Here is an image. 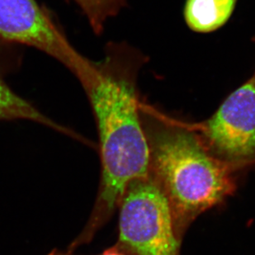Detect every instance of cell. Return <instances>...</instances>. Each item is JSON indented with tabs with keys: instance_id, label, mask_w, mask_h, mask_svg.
<instances>
[{
	"instance_id": "cell-2",
	"label": "cell",
	"mask_w": 255,
	"mask_h": 255,
	"mask_svg": "<svg viewBox=\"0 0 255 255\" xmlns=\"http://www.w3.org/2000/svg\"><path fill=\"white\" fill-rule=\"evenodd\" d=\"M149 142L150 175L169 202L178 238L205 211L236 189V168L212 155L190 123L140 103Z\"/></svg>"
},
{
	"instance_id": "cell-5",
	"label": "cell",
	"mask_w": 255,
	"mask_h": 255,
	"mask_svg": "<svg viewBox=\"0 0 255 255\" xmlns=\"http://www.w3.org/2000/svg\"><path fill=\"white\" fill-rule=\"evenodd\" d=\"M190 126L217 159L236 169L255 164V72L209 119Z\"/></svg>"
},
{
	"instance_id": "cell-4",
	"label": "cell",
	"mask_w": 255,
	"mask_h": 255,
	"mask_svg": "<svg viewBox=\"0 0 255 255\" xmlns=\"http://www.w3.org/2000/svg\"><path fill=\"white\" fill-rule=\"evenodd\" d=\"M0 38L48 55L67 68L80 84L94 70V61L72 46L51 12L37 0H0Z\"/></svg>"
},
{
	"instance_id": "cell-7",
	"label": "cell",
	"mask_w": 255,
	"mask_h": 255,
	"mask_svg": "<svg viewBox=\"0 0 255 255\" xmlns=\"http://www.w3.org/2000/svg\"><path fill=\"white\" fill-rule=\"evenodd\" d=\"M238 0H187L184 19L192 31L209 33L224 26Z\"/></svg>"
},
{
	"instance_id": "cell-8",
	"label": "cell",
	"mask_w": 255,
	"mask_h": 255,
	"mask_svg": "<svg viewBox=\"0 0 255 255\" xmlns=\"http://www.w3.org/2000/svg\"><path fill=\"white\" fill-rule=\"evenodd\" d=\"M85 15L96 35H101L107 22L128 6V0H73Z\"/></svg>"
},
{
	"instance_id": "cell-6",
	"label": "cell",
	"mask_w": 255,
	"mask_h": 255,
	"mask_svg": "<svg viewBox=\"0 0 255 255\" xmlns=\"http://www.w3.org/2000/svg\"><path fill=\"white\" fill-rule=\"evenodd\" d=\"M14 46L0 38V121H31L85 143L86 139L46 117L10 88L5 78L16 70L21 60Z\"/></svg>"
},
{
	"instance_id": "cell-10",
	"label": "cell",
	"mask_w": 255,
	"mask_h": 255,
	"mask_svg": "<svg viewBox=\"0 0 255 255\" xmlns=\"http://www.w3.org/2000/svg\"><path fill=\"white\" fill-rule=\"evenodd\" d=\"M252 40H253L254 42L255 43V36H254L253 38H252Z\"/></svg>"
},
{
	"instance_id": "cell-3",
	"label": "cell",
	"mask_w": 255,
	"mask_h": 255,
	"mask_svg": "<svg viewBox=\"0 0 255 255\" xmlns=\"http://www.w3.org/2000/svg\"><path fill=\"white\" fill-rule=\"evenodd\" d=\"M118 207V248L128 255H179L169 202L150 173L128 186Z\"/></svg>"
},
{
	"instance_id": "cell-9",
	"label": "cell",
	"mask_w": 255,
	"mask_h": 255,
	"mask_svg": "<svg viewBox=\"0 0 255 255\" xmlns=\"http://www.w3.org/2000/svg\"><path fill=\"white\" fill-rule=\"evenodd\" d=\"M46 255H76L75 252H67L65 251H58V250H53L51 251L50 253L47 254ZM98 255H128L126 254L124 251H122L121 249L118 248V246H114L111 248L105 250L104 252L99 254Z\"/></svg>"
},
{
	"instance_id": "cell-1",
	"label": "cell",
	"mask_w": 255,
	"mask_h": 255,
	"mask_svg": "<svg viewBox=\"0 0 255 255\" xmlns=\"http://www.w3.org/2000/svg\"><path fill=\"white\" fill-rule=\"evenodd\" d=\"M149 56L127 41H109L82 85L96 123L101 181L81 233L68 246L89 244L109 222L131 182L150 173L149 142L140 118L138 80Z\"/></svg>"
}]
</instances>
